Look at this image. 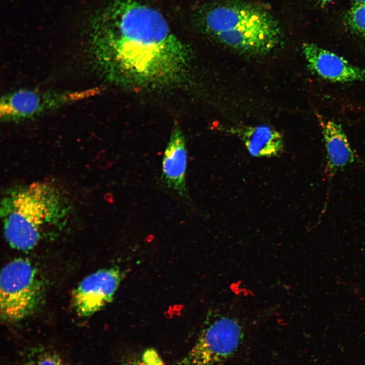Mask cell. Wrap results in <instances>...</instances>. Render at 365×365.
Wrapping results in <instances>:
<instances>
[{
	"mask_svg": "<svg viewBox=\"0 0 365 365\" xmlns=\"http://www.w3.org/2000/svg\"><path fill=\"white\" fill-rule=\"evenodd\" d=\"M102 58L111 77L128 87L161 88L182 81L190 49L157 10L119 0L106 15Z\"/></svg>",
	"mask_w": 365,
	"mask_h": 365,
	"instance_id": "1",
	"label": "cell"
},
{
	"mask_svg": "<svg viewBox=\"0 0 365 365\" xmlns=\"http://www.w3.org/2000/svg\"><path fill=\"white\" fill-rule=\"evenodd\" d=\"M71 209L66 195L50 182L13 188L5 194L1 204L5 238L13 248L31 249L46 229L64 224Z\"/></svg>",
	"mask_w": 365,
	"mask_h": 365,
	"instance_id": "2",
	"label": "cell"
},
{
	"mask_svg": "<svg viewBox=\"0 0 365 365\" xmlns=\"http://www.w3.org/2000/svg\"><path fill=\"white\" fill-rule=\"evenodd\" d=\"M201 21L208 34L240 52L264 54L280 41L278 22L268 11L254 4L240 1L221 4L208 9Z\"/></svg>",
	"mask_w": 365,
	"mask_h": 365,
	"instance_id": "3",
	"label": "cell"
},
{
	"mask_svg": "<svg viewBox=\"0 0 365 365\" xmlns=\"http://www.w3.org/2000/svg\"><path fill=\"white\" fill-rule=\"evenodd\" d=\"M1 317L8 322L32 313L41 300L42 286L35 269L25 259H15L2 270L0 277Z\"/></svg>",
	"mask_w": 365,
	"mask_h": 365,
	"instance_id": "4",
	"label": "cell"
},
{
	"mask_svg": "<svg viewBox=\"0 0 365 365\" xmlns=\"http://www.w3.org/2000/svg\"><path fill=\"white\" fill-rule=\"evenodd\" d=\"M241 337L238 321L221 316L202 331L181 365H220L235 353Z\"/></svg>",
	"mask_w": 365,
	"mask_h": 365,
	"instance_id": "5",
	"label": "cell"
},
{
	"mask_svg": "<svg viewBox=\"0 0 365 365\" xmlns=\"http://www.w3.org/2000/svg\"><path fill=\"white\" fill-rule=\"evenodd\" d=\"M124 276L118 267L99 270L86 277L74 293L73 302L82 316L93 315L113 299Z\"/></svg>",
	"mask_w": 365,
	"mask_h": 365,
	"instance_id": "6",
	"label": "cell"
},
{
	"mask_svg": "<svg viewBox=\"0 0 365 365\" xmlns=\"http://www.w3.org/2000/svg\"><path fill=\"white\" fill-rule=\"evenodd\" d=\"M302 50L309 68L320 78L334 82L365 80V69L353 65L342 57L312 43Z\"/></svg>",
	"mask_w": 365,
	"mask_h": 365,
	"instance_id": "7",
	"label": "cell"
},
{
	"mask_svg": "<svg viewBox=\"0 0 365 365\" xmlns=\"http://www.w3.org/2000/svg\"><path fill=\"white\" fill-rule=\"evenodd\" d=\"M318 119L325 149V175L329 179L353 163L356 156L340 124L320 116Z\"/></svg>",
	"mask_w": 365,
	"mask_h": 365,
	"instance_id": "8",
	"label": "cell"
},
{
	"mask_svg": "<svg viewBox=\"0 0 365 365\" xmlns=\"http://www.w3.org/2000/svg\"><path fill=\"white\" fill-rule=\"evenodd\" d=\"M187 153L186 140L180 128L175 125L165 150L161 179L166 187L180 197H188L186 184Z\"/></svg>",
	"mask_w": 365,
	"mask_h": 365,
	"instance_id": "9",
	"label": "cell"
},
{
	"mask_svg": "<svg viewBox=\"0 0 365 365\" xmlns=\"http://www.w3.org/2000/svg\"><path fill=\"white\" fill-rule=\"evenodd\" d=\"M236 133L248 153L253 157H273L283 150L284 142L282 135L268 126L243 127L237 129Z\"/></svg>",
	"mask_w": 365,
	"mask_h": 365,
	"instance_id": "10",
	"label": "cell"
},
{
	"mask_svg": "<svg viewBox=\"0 0 365 365\" xmlns=\"http://www.w3.org/2000/svg\"><path fill=\"white\" fill-rule=\"evenodd\" d=\"M348 22L353 30L365 36V3L356 4L351 8Z\"/></svg>",
	"mask_w": 365,
	"mask_h": 365,
	"instance_id": "11",
	"label": "cell"
},
{
	"mask_svg": "<svg viewBox=\"0 0 365 365\" xmlns=\"http://www.w3.org/2000/svg\"><path fill=\"white\" fill-rule=\"evenodd\" d=\"M30 365H65L61 358L56 353L45 351L38 354Z\"/></svg>",
	"mask_w": 365,
	"mask_h": 365,
	"instance_id": "12",
	"label": "cell"
},
{
	"mask_svg": "<svg viewBox=\"0 0 365 365\" xmlns=\"http://www.w3.org/2000/svg\"><path fill=\"white\" fill-rule=\"evenodd\" d=\"M141 360L145 365H164L158 353L152 349H148L144 352Z\"/></svg>",
	"mask_w": 365,
	"mask_h": 365,
	"instance_id": "13",
	"label": "cell"
},
{
	"mask_svg": "<svg viewBox=\"0 0 365 365\" xmlns=\"http://www.w3.org/2000/svg\"><path fill=\"white\" fill-rule=\"evenodd\" d=\"M130 365H145V364L142 361V360H141V361H136L134 363H132L130 364Z\"/></svg>",
	"mask_w": 365,
	"mask_h": 365,
	"instance_id": "14",
	"label": "cell"
},
{
	"mask_svg": "<svg viewBox=\"0 0 365 365\" xmlns=\"http://www.w3.org/2000/svg\"><path fill=\"white\" fill-rule=\"evenodd\" d=\"M321 5H325L328 3H330L334 0H319Z\"/></svg>",
	"mask_w": 365,
	"mask_h": 365,
	"instance_id": "15",
	"label": "cell"
},
{
	"mask_svg": "<svg viewBox=\"0 0 365 365\" xmlns=\"http://www.w3.org/2000/svg\"><path fill=\"white\" fill-rule=\"evenodd\" d=\"M356 4L365 3V0H353Z\"/></svg>",
	"mask_w": 365,
	"mask_h": 365,
	"instance_id": "16",
	"label": "cell"
}]
</instances>
